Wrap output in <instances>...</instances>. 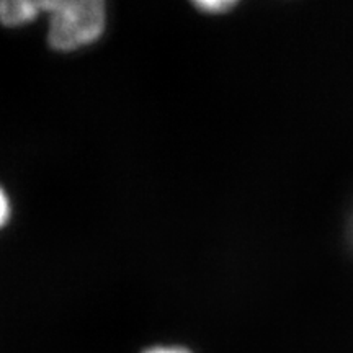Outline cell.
Returning <instances> with one entry per match:
<instances>
[{"instance_id": "cell-1", "label": "cell", "mask_w": 353, "mask_h": 353, "mask_svg": "<svg viewBox=\"0 0 353 353\" xmlns=\"http://www.w3.org/2000/svg\"><path fill=\"white\" fill-rule=\"evenodd\" d=\"M50 17L48 41L57 51H74L100 38L105 26V0H0V21L6 26Z\"/></svg>"}, {"instance_id": "cell-2", "label": "cell", "mask_w": 353, "mask_h": 353, "mask_svg": "<svg viewBox=\"0 0 353 353\" xmlns=\"http://www.w3.org/2000/svg\"><path fill=\"white\" fill-rule=\"evenodd\" d=\"M196 8L205 13H224L239 3V0H192Z\"/></svg>"}, {"instance_id": "cell-3", "label": "cell", "mask_w": 353, "mask_h": 353, "mask_svg": "<svg viewBox=\"0 0 353 353\" xmlns=\"http://www.w3.org/2000/svg\"><path fill=\"white\" fill-rule=\"evenodd\" d=\"M8 213H10V206H8L7 195L3 193V190L0 188V228L7 223Z\"/></svg>"}, {"instance_id": "cell-4", "label": "cell", "mask_w": 353, "mask_h": 353, "mask_svg": "<svg viewBox=\"0 0 353 353\" xmlns=\"http://www.w3.org/2000/svg\"><path fill=\"white\" fill-rule=\"evenodd\" d=\"M145 353H190L183 348H174V347H165V348H154V350H149Z\"/></svg>"}]
</instances>
